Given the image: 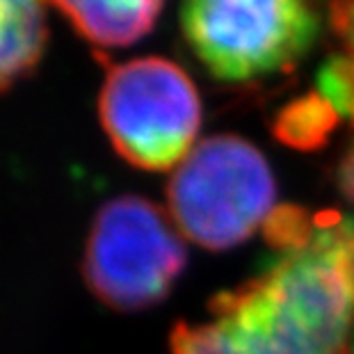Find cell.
<instances>
[{
    "instance_id": "5b68a950",
    "label": "cell",
    "mask_w": 354,
    "mask_h": 354,
    "mask_svg": "<svg viewBox=\"0 0 354 354\" xmlns=\"http://www.w3.org/2000/svg\"><path fill=\"white\" fill-rule=\"evenodd\" d=\"M99 115L110 145L128 165L167 171L194 149L201 99L178 64L162 57H138L108 71Z\"/></svg>"
},
{
    "instance_id": "8992f818",
    "label": "cell",
    "mask_w": 354,
    "mask_h": 354,
    "mask_svg": "<svg viewBox=\"0 0 354 354\" xmlns=\"http://www.w3.org/2000/svg\"><path fill=\"white\" fill-rule=\"evenodd\" d=\"M53 3L94 46L122 48L151 32L165 0H53Z\"/></svg>"
},
{
    "instance_id": "3957f363",
    "label": "cell",
    "mask_w": 354,
    "mask_h": 354,
    "mask_svg": "<svg viewBox=\"0 0 354 354\" xmlns=\"http://www.w3.org/2000/svg\"><path fill=\"white\" fill-rule=\"evenodd\" d=\"M180 24L215 78L245 82L290 71L322 26L320 0H183Z\"/></svg>"
},
{
    "instance_id": "ba28073f",
    "label": "cell",
    "mask_w": 354,
    "mask_h": 354,
    "mask_svg": "<svg viewBox=\"0 0 354 354\" xmlns=\"http://www.w3.org/2000/svg\"><path fill=\"white\" fill-rule=\"evenodd\" d=\"M329 28L336 50L322 64L318 89L338 115L354 124V0H331Z\"/></svg>"
},
{
    "instance_id": "30bf717a",
    "label": "cell",
    "mask_w": 354,
    "mask_h": 354,
    "mask_svg": "<svg viewBox=\"0 0 354 354\" xmlns=\"http://www.w3.org/2000/svg\"><path fill=\"white\" fill-rule=\"evenodd\" d=\"M338 187L354 203V140L345 151L341 165H338Z\"/></svg>"
},
{
    "instance_id": "6da1fadb",
    "label": "cell",
    "mask_w": 354,
    "mask_h": 354,
    "mask_svg": "<svg viewBox=\"0 0 354 354\" xmlns=\"http://www.w3.org/2000/svg\"><path fill=\"white\" fill-rule=\"evenodd\" d=\"M272 263L208 302V322H176L171 354H350L354 222L279 206L266 222Z\"/></svg>"
},
{
    "instance_id": "277c9868",
    "label": "cell",
    "mask_w": 354,
    "mask_h": 354,
    "mask_svg": "<svg viewBox=\"0 0 354 354\" xmlns=\"http://www.w3.org/2000/svg\"><path fill=\"white\" fill-rule=\"evenodd\" d=\"M185 263L187 247L174 220L153 201L126 194L96 213L82 274L105 306L142 311L169 295Z\"/></svg>"
},
{
    "instance_id": "52a82bcc",
    "label": "cell",
    "mask_w": 354,
    "mask_h": 354,
    "mask_svg": "<svg viewBox=\"0 0 354 354\" xmlns=\"http://www.w3.org/2000/svg\"><path fill=\"white\" fill-rule=\"evenodd\" d=\"M46 39V0H0V92L35 69Z\"/></svg>"
},
{
    "instance_id": "7a4b0ae2",
    "label": "cell",
    "mask_w": 354,
    "mask_h": 354,
    "mask_svg": "<svg viewBox=\"0 0 354 354\" xmlns=\"http://www.w3.org/2000/svg\"><path fill=\"white\" fill-rule=\"evenodd\" d=\"M277 183L259 149L238 135L201 140L167 183L180 236L208 252L245 243L272 215Z\"/></svg>"
},
{
    "instance_id": "9c48e42d",
    "label": "cell",
    "mask_w": 354,
    "mask_h": 354,
    "mask_svg": "<svg viewBox=\"0 0 354 354\" xmlns=\"http://www.w3.org/2000/svg\"><path fill=\"white\" fill-rule=\"evenodd\" d=\"M338 112L320 92L288 103L274 119L272 131L283 145L311 151L327 142L338 122Z\"/></svg>"
}]
</instances>
